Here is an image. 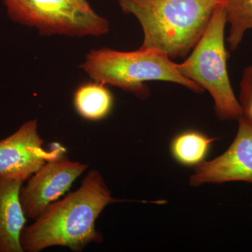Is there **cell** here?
<instances>
[{"mask_svg":"<svg viewBox=\"0 0 252 252\" xmlns=\"http://www.w3.org/2000/svg\"><path fill=\"white\" fill-rule=\"evenodd\" d=\"M226 14L220 4L213 14L200 40L185 61L177 64L181 74L211 94L217 117L222 121L243 117L227 69L228 51L225 45Z\"/></svg>","mask_w":252,"mask_h":252,"instance_id":"cell-4","label":"cell"},{"mask_svg":"<svg viewBox=\"0 0 252 252\" xmlns=\"http://www.w3.org/2000/svg\"><path fill=\"white\" fill-rule=\"evenodd\" d=\"M81 67L94 81L119 88L140 99L148 97L145 83L162 81L180 84L196 94L204 91L193 81L184 77L177 63L166 55L149 49L130 52L101 49L91 51Z\"/></svg>","mask_w":252,"mask_h":252,"instance_id":"cell-3","label":"cell"},{"mask_svg":"<svg viewBox=\"0 0 252 252\" xmlns=\"http://www.w3.org/2000/svg\"><path fill=\"white\" fill-rule=\"evenodd\" d=\"M65 152L59 143L53 144L50 149L44 148L37 121H29L0 140V175L26 182L46 162Z\"/></svg>","mask_w":252,"mask_h":252,"instance_id":"cell-6","label":"cell"},{"mask_svg":"<svg viewBox=\"0 0 252 252\" xmlns=\"http://www.w3.org/2000/svg\"><path fill=\"white\" fill-rule=\"evenodd\" d=\"M231 182L252 184V126L243 117L238 120V132L228 149L195 166L189 180L192 187Z\"/></svg>","mask_w":252,"mask_h":252,"instance_id":"cell-8","label":"cell"},{"mask_svg":"<svg viewBox=\"0 0 252 252\" xmlns=\"http://www.w3.org/2000/svg\"><path fill=\"white\" fill-rule=\"evenodd\" d=\"M23 183L0 175V252H23L21 235L27 221L20 198Z\"/></svg>","mask_w":252,"mask_h":252,"instance_id":"cell-9","label":"cell"},{"mask_svg":"<svg viewBox=\"0 0 252 252\" xmlns=\"http://www.w3.org/2000/svg\"><path fill=\"white\" fill-rule=\"evenodd\" d=\"M104 86L95 81L83 84L76 90L74 94V108L83 119L97 122L110 114L114 97Z\"/></svg>","mask_w":252,"mask_h":252,"instance_id":"cell-10","label":"cell"},{"mask_svg":"<svg viewBox=\"0 0 252 252\" xmlns=\"http://www.w3.org/2000/svg\"><path fill=\"white\" fill-rule=\"evenodd\" d=\"M124 13L138 20L144 32L141 49L184 58L206 31L214 11L225 0H118Z\"/></svg>","mask_w":252,"mask_h":252,"instance_id":"cell-2","label":"cell"},{"mask_svg":"<svg viewBox=\"0 0 252 252\" xmlns=\"http://www.w3.org/2000/svg\"><path fill=\"white\" fill-rule=\"evenodd\" d=\"M216 138L198 131H186L179 134L170 144L174 159L184 166H197L205 161Z\"/></svg>","mask_w":252,"mask_h":252,"instance_id":"cell-11","label":"cell"},{"mask_svg":"<svg viewBox=\"0 0 252 252\" xmlns=\"http://www.w3.org/2000/svg\"><path fill=\"white\" fill-rule=\"evenodd\" d=\"M238 101L243 119L252 126V65L244 70Z\"/></svg>","mask_w":252,"mask_h":252,"instance_id":"cell-13","label":"cell"},{"mask_svg":"<svg viewBox=\"0 0 252 252\" xmlns=\"http://www.w3.org/2000/svg\"><path fill=\"white\" fill-rule=\"evenodd\" d=\"M64 154L46 162L28 179L20 194L28 219L35 220L51 205L69 190L88 165L72 161Z\"/></svg>","mask_w":252,"mask_h":252,"instance_id":"cell-7","label":"cell"},{"mask_svg":"<svg viewBox=\"0 0 252 252\" xmlns=\"http://www.w3.org/2000/svg\"><path fill=\"white\" fill-rule=\"evenodd\" d=\"M226 22L230 26L227 42L235 51L243 41L247 31L252 29V0H225Z\"/></svg>","mask_w":252,"mask_h":252,"instance_id":"cell-12","label":"cell"},{"mask_svg":"<svg viewBox=\"0 0 252 252\" xmlns=\"http://www.w3.org/2000/svg\"><path fill=\"white\" fill-rule=\"evenodd\" d=\"M119 200L112 196L102 176L91 170L79 189L51 203L21 235L23 252H39L61 246L81 252L91 243H101L95 222L104 208Z\"/></svg>","mask_w":252,"mask_h":252,"instance_id":"cell-1","label":"cell"},{"mask_svg":"<svg viewBox=\"0 0 252 252\" xmlns=\"http://www.w3.org/2000/svg\"><path fill=\"white\" fill-rule=\"evenodd\" d=\"M10 17L37 28L43 35L99 36L107 34L109 23L87 0H3Z\"/></svg>","mask_w":252,"mask_h":252,"instance_id":"cell-5","label":"cell"}]
</instances>
